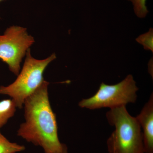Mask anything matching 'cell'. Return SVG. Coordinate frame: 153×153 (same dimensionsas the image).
I'll use <instances>...</instances> for the list:
<instances>
[{
	"label": "cell",
	"mask_w": 153,
	"mask_h": 153,
	"mask_svg": "<svg viewBox=\"0 0 153 153\" xmlns=\"http://www.w3.org/2000/svg\"><path fill=\"white\" fill-rule=\"evenodd\" d=\"M49 82L44 81L24 102L25 122L17 135L28 142L43 148L45 153H68L65 144L60 142L56 115L49 100Z\"/></svg>",
	"instance_id": "6da1fadb"
},
{
	"label": "cell",
	"mask_w": 153,
	"mask_h": 153,
	"mask_svg": "<svg viewBox=\"0 0 153 153\" xmlns=\"http://www.w3.org/2000/svg\"><path fill=\"white\" fill-rule=\"evenodd\" d=\"M153 34L152 29H151L148 33L141 35L137 38L138 43L142 44L145 49L153 52Z\"/></svg>",
	"instance_id": "30bf717a"
},
{
	"label": "cell",
	"mask_w": 153,
	"mask_h": 153,
	"mask_svg": "<svg viewBox=\"0 0 153 153\" xmlns=\"http://www.w3.org/2000/svg\"><path fill=\"white\" fill-rule=\"evenodd\" d=\"M131 2L133 6L135 13L139 18H145L149 11L146 3L147 0H128Z\"/></svg>",
	"instance_id": "9c48e42d"
},
{
	"label": "cell",
	"mask_w": 153,
	"mask_h": 153,
	"mask_svg": "<svg viewBox=\"0 0 153 153\" xmlns=\"http://www.w3.org/2000/svg\"><path fill=\"white\" fill-rule=\"evenodd\" d=\"M16 106L12 99L0 101V128L7 123L15 114Z\"/></svg>",
	"instance_id": "52a82bcc"
},
{
	"label": "cell",
	"mask_w": 153,
	"mask_h": 153,
	"mask_svg": "<svg viewBox=\"0 0 153 153\" xmlns=\"http://www.w3.org/2000/svg\"><path fill=\"white\" fill-rule=\"evenodd\" d=\"M138 88L131 74L115 85L102 82L97 92L90 98L83 99L78 105L80 108L94 110L109 108L110 109L126 106L136 101Z\"/></svg>",
	"instance_id": "277c9868"
},
{
	"label": "cell",
	"mask_w": 153,
	"mask_h": 153,
	"mask_svg": "<svg viewBox=\"0 0 153 153\" xmlns=\"http://www.w3.org/2000/svg\"><path fill=\"white\" fill-rule=\"evenodd\" d=\"M3 0H0V2L1 1H2Z\"/></svg>",
	"instance_id": "8fae6325"
},
{
	"label": "cell",
	"mask_w": 153,
	"mask_h": 153,
	"mask_svg": "<svg viewBox=\"0 0 153 153\" xmlns=\"http://www.w3.org/2000/svg\"><path fill=\"white\" fill-rule=\"evenodd\" d=\"M34 42L26 28L10 27L0 36V59L8 65L10 71L18 75L22 59Z\"/></svg>",
	"instance_id": "5b68a950"
},
{
	"label": "cell",
	"mask_w": 153,
	"mask_h": 153,
	"mask_svg": "<svg viewBox=\"0 0 153 153\" xmlns=\"http://www.w3.org/2000/svg\"><path fill=\"white\" fill-rule=\"evenodd\" d=\"M56 58L55 54L44 60H37L31 55L30 49L26 53L23 68L17 79L7 86H0V94L8 95L13 100L17 108H23L26 98L42 85L43 74L47 66Z\"/></svg>",
	"instance_id": "3957f363"
},
{
	"label": "cell",
	"mask_w": 153,
	"mask_h": 153,
	"mask_svg": "<svg viewBox=\"0 0 153 153\" xmlns=\"http://www.w3.org/2000/svg\"><path fill=\"white\" fill-rule=\"evenodd\" d=\"M25 150V147L10 142L0 131V153H16Z\"/></svg>",
	"instance_id": "ba28073f"
},
{
	"label": "cell",
	"mask_w": 153,
	"mask_h": 153,
	"mask_svg": "<svg viewBox=\"0 0 153 153\" xmlns=\"http://www.w3.org/2000/svg\"><path fill=\"white\" fill-rule=\"evenodd\" d=\"M106 117L115 128L107 141L110 153H145L140 126L136 118L129 114L126 106L110 109Z\"/></svg>",
	"instance_id": "7a4b0ae2"
},
{
	"label": "cell",
	"mask_w": 153,
	"mask_h": 153,
	"mask_svg": "<svg viewBox=\"0 0 153 153\" xmlns=\"http://www.w3.org/2000/svg\"><path fill=\"white\" fill-rule=\"evenodd\" d=\"M136 118L143 129L145 153H153V94Z\"/></svg>",
	"instance_id": "8992f818"
}]
</instances>
